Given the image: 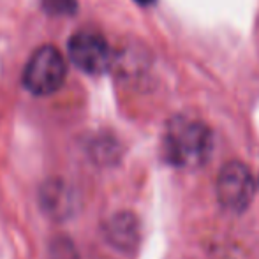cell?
Masks as SVG:
<instances>
[{"label": "cell", "mask_w": 259, "mask_h": 259, "mask_svg": "<svg viewBox=\"0 0 259 259\" xmlns=\"http://www.w3.org/2000/svg\"><path fill=\"white\" fill-rule=\"evenodd\" d=\"M211 150L213 136L205 122L184 115L169 120L162 140V152L167 162L184 169H196L208 162Z\"/></svg>", "instance_id": "obj_1"}, {"label": "cell", "mask_w": 259, "mask_h": 259, "mask_svg": "<svg viewBox=\"0 0 259 259\" xmlns=\"http://www.w3.org/2000/svg\"><path fill=\"white\" fill-rule=\"evenodd\" d=\"M67 65L64 55L52 45H42L30 55L21 83L34 96H52L65 81Z\"/></svg>", "instance_id": "obj_2"}, {"label": "cell", "mask_w": 259, "mask_h": 259, "mask_svg": "<svg viewBox=\"0 0 259 259\" xmlns=\"http://www.w3.org/2000/svg\"><path fill=\"white\" fill-rule=\"evenodd\" d=\"M71 62L87 74H103L113 64V52L103 34L94 28L74 32L67 42Z\"/></svg>", "instance_id": "obj_3"}, {"label": "cell", "mask_w": 259, "mask_h": 259, "mask_svg": "<svg viewBox=\"0 0 259 259\" xmlns=\"http://www.w3.org/2000/svg\"><path fill=\"white\" fill-rule=\"evenodd\" d=\"M215 187H217V198L221 205L235 213L247 210L256 194V182L252 173L245 164L238 160L222 166Z\"/></svg>", "instance_id": "obj_4"}, {"label": "cell", "mask_w": 259, "mask_h": 259, "mask_svg": "<svg viewBox=\"0 0 259 259\" xmlns=\"http://www.w3.org/2000/svg\"><path fill=\"white\" fill-rule=\"evenodd\" d=\"M104 233L111 245L118 247L120 250L131 252L140 243V221L134 213L120 211L106 222Z\"/></svg>", "instance_id": "obj_5"}, {"label": "cell", "mask_w": 259, "mask_h": 259, "mask_svg": "<svg viewBox=\"0 0 259 259\" xmlns=\"http://www.w3.org/2000/svg\"><path fill=\"white\" fill-rule=\"evenodd\" d=\"M41 206L55 219H65L74 210L72 189L62 180H50L41 189Z\"/></svg>", "instance_id": "obj_6"}, {"label": "cell", "mask_w": 259, "mask_h": 259, "mask_svg": "<svg viewBox=\"0 0 259 259\" xmlns=\"http://www.w3.org/2000/svg\"><path fill=\"white\" fill-rule=\"evenodd\" d=\"M41 6L50 16H72L78 11V0H41Z\"/></svg>", "instance_id": "obj_7"}, {"label": "cell", "mask_w": 259, "mask_h": 259, "mask_svg": "<svg viewBox=\"0 0 259 259\" xmlns=\"http://www.w3.org/2000/svg\"><path fill=\"white\" fill-rule=\"evenodd\" d=\"M138 4H141V6H150V4H154L155 0H136Z\"/></svg>", "instance_id": "obj_8"}]
</instances>
